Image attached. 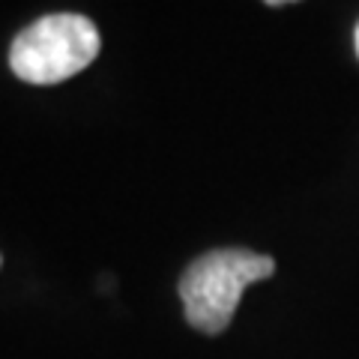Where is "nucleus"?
<instances>
[{"label":"nucleus","instance_id":"obj_1","mask_svg":"<svg viewBox=\"0 0 359 359\" xmlns=\"http://www.w3.org/2000/svg\"><path fill=\"white\" fill-rule=\"evenodd\" d=\"M276 273V261L245 249H216L201 255L180 278L186 320L198 332L216 335L231 323L243 290Z\"/></svg>","mask_w":359,"mask_h":359},{"label":"nucleus","instance_id":"obj_2","mask_svg":"<svg viewBox=\"0 0 359 359\" xmlns=\"http://www.w3.org/2000/svg\"><path fill=\"white\" fill-rule=\"evenodd\" d=\"M99 45L102 39L90 18L54 13L18 33L9 48V66L27 84H60L96 60Z\"/></svg>","mask_w":359,"mask_h":359},{"label":"nucleus","instance_id":"obj_3","mask_svg":"<svg viewBox=\"0 0 359 359\" xmlns=\"http://www.w3.org/2000/svg\"><path fill=\"white\" fill-rule=\"evenodd\" d=\"M269 6H282V4H290V0H266Z\"/></svg>","mask_w":359,"mask_h":359},{"label":"nucleus","instance_id":"obj_4","mask_svg":"<svg viewBox=\"0 0 359 359\" xmlns=\"http://www.w3.org/2000/svg\"><path fill=\"white\" fill-rule=\"evenodd\" d=\"M356 54H359V27H356Z\"/></svg>","mask_w":359,"mask_h":359}]
</instances>
